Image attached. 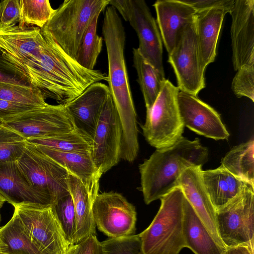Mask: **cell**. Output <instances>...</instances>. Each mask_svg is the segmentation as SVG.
I'll use <instances>...</instances> for the list:
<instances>
[{
    "mask_svg": "<svg viewBox=\"0 0 254 254\" xmlns=\"http://www.w3.org/2000/svg\"><path fill=\"white\" fill-rule=\"evenodd\" d=\"M78 245H72L65 254H76L78 250Z\"/></svg>",
    "mask_w": 254,
    "mask_h": 254,
    "instance_id": "cell-44",
    "label": "cell"
},
{
    "mask_svg": "<svg viewBox=\"0 0 254 254\" xmlns=\"http://www.w3.org/2000/svg\"><path fill=\"white\" fill-rule=\"evenodd\" d=\"M7 252V246L3 242L0 235V253Z\"/></svg>",
    "mask_w": 254,
    "mask_h": 254,
    "instance_id": "cell-43",
    "label": "cell"
},
{
    "mask_svg": "<svg viewBox=\"0 0 254 254\" xmlns=\"http://www.w3.org/2000/svg\"><path fill=\"white\" fill-rule=\"evenodd\" d=\"M229 13L232 63L238 70L244 65H254V0H235Z\"/></svg>",
    "mask_w": 254,
    "mask_h": 254,
    "instance_id": "cell-16",
    "label": "cell"
},
{
    "mask_svg": "<svg viewBox=\"0 0 254 254\" xmlns=\"http://www.w3.org/2000/svg\"><path fill=\"white\" fill-rule=\"evenodd\" d=\"M109 4L115 7L135 30L139 40V52L165 79L162 40L146 2L143 0H110Z\"/></svg>",
    "mask_w": 254,
    "mask_h": 254,
    "instance_id": "cell-9",
    "label": "cell"
},
{
    "mask_svg": "<svg viewBox=\"0 0 254 254\" xmlns=\"http://www.w3.org/2000/svg\"><path fill=\"white\" fill-rule=\"evenodd\" d=\"M133 66L144 100L146 111L149 110L158 96L165 79L141 55L137 48L132 49Z\"/></svg>",
    "mask_w": 254,
    "mask_h": 254,
    "instance_id": "cell-27",
    "label": "cell"
},
{
    "mask_svg": "<svg viewBox=\"0 0 254 254\" xmlns=\"http://www.w3.org/2000/svg\"><path fill=\"white\" fill-rule=\"evenodd\" d=\"M180 91L196 96L205 87L202 66L194 20L181 31L175 45L168 54Z\"/></svg>",
    "mask_w": 254,
    "mask_h": 254,
    "instance_id": "cell-10",
    "label": "cell"
},
{
    "mask_svg": "<svg viewBox=\"0 0 254 254\" xmlns=\"http://www.w3.org/2000/svg\"><path fill=\"white\" fill-rule=\"evenodd\" d=\"M0 99L40 106L48 104L42 92L37 88L2 82H0Z\"/></svg>",
    "mask_w": 254,
    "mask_h": 254,
    "instance_id": "cell-32",
    "label": "cell"
},
{
    "mask_svg": "<svg viewBox=\"0 0 254 254\" xmlns=\"http://www.w3.org/2000/svg\"><path fill=\"white\" fill-rule=\"evenodd\" d=\"M110 94L107 85L98 82L65 104L75 128L91 141L101 109Z\"/></svg>",
    "mask_w": 254,
    "mask_h": 254,
    "instance_id": "cell-17",
    "label": "cell"
},
{
    "mask_svg": "<svg viewBox=\"0 0 254 254\" xmlns=\"http://www.w3.org/2000/svg\"><path fill=\"white\" fill-rule=\"evenodd\" d=\"M34 146L79 179L90 190L98 193L102 175L97 171L91 153L65 152L43 146Z\"/></svg>",
    "mask_w": 254,
    "mask_h": 254,
    "instance_id": "cell-21",
    "label": "cell"
},
{
    "mask_svg": "<svg viewBox=\"0 0 254 254\" xmlns=\"http://www.w3.org/2000/svg\"><path fill=\"white\" fill-rule=\"evenodd\" d=\"M96 227L109 238L134 235L136 211L134 206L121 193H98L92 205Z\"/></svg>",
    "mask_w": 254,
    "mask_h": 254,
    "instance_id": "cell-14",
    "label": "cell"
},
{
    "mask_svg": "<svg viewBox=\"0 0 254 254\" xmlns=\"http://www.w3.org/2000/svg\"><path fill=\"white\" fill-rule=\"evenodd\" d=\"M183 232L186 248L194 254H224L226 250L215 242L185 197Z\"/></svg>",
    "mask_w": 254,
    "mask_h": 254,
    "instance_id": "cell-25",
    "label": "cell"
},
{
    "mask_svg": "<svg viewBox=\"0 0 254 254\" xmlns=\"http://www.w3.org/2000/svg\"><path fill=\"white\" fill-rule=\"evenodd\" d=\"M122 135L119 116L110 94L101 109L91 139V157L101 175L119 162Z\"/></svg>",
    "mask_w": 254,
    "mask_h": 254,
    "instance_id": "cell-13",
    "label": "cell"
},
{
    "mask_svg": "<svg viewBox=\"0 0 254 254\" xmlns=\"http://www.w3.org/2000/svg\"><path fill=\"white\" fill-rule=\"evenodd\" d=\"M101 254H141V243L138 234L109 238L100 242Z\"/></svg>",
    "mask_w": 254,
    "mask_h": 254,
    "instance_id": "cell-35",
    "label": "cell"
},
{
    "mask_svg": "<svg viewBox=\"0 0 254 254\" xmlns=\"http://www.w3.org/2000/svg\"><path fill=\"white\" fill-rule=\"evenodd\" d=\"M191 6L196 12L214 8H222L229 13L231 11L235 0H182Z\"/></svg>",
    "mask_w": 254,
    "mask_h": 254,
    "instance_id": "cell-38",
    "label": "cell"
},
{
    "mask_svg": "<svg viewBox=\"0 0 254 254\" xmlns=\"http://www.w3.org/2000/svg\"><path fill=\"white\" fill-rule=\"evenodd\" d=\"M1 126V125H0V127Z\"/></svg>",
    "mask_w": 254,
    "mask_h": 254,
    "instance_id": "cell-48",
    "label": "cell"
},
{
    "mask_svg": "<svg viewBox=\"0 0 254 254\" xmlns=\"http://www.w3.org/2000/svg\"><path fill=\"white\" fill-rule=\"evenodd\" d=\"M177 103L184 127L216 140L229 138L230 134L219 113L197 96L180 90Z\"/></svg>",
    "mask_w": 254,
    "mask_h": 254,
    "instance_id": "cell-15",
    "label": "cell"
},
{
    "mask_svg": "<svg viewBox=\"0 0 254 254\" xmlns=\"http://www.w3.org/2000/svg\"><path fill=\"white\" fill-rule=\"evenodd\" d=\"M77 245V254H101L100 242L96 235L88 237Z\"/></svg>",
    "mask_w": 254,
    "mask_h": 254,
    "instance_id": "cell-41",
    "label": "cell"
},
{
    "mask_svg": "<svg viewBox=\"0 0 254 254\" xmlns=\"http://www.w3.org/2000/svg\"><path fill=\"white\" fill-rule=\"evenodd\" d=\"M202 181L215 209L222 206L246 188L252 186L220 165L201 172Z\"/></svg>",
    "mask_w": 254,
    "mask_h": 254,
    "instance_id": "cell-24",
    "label": "cell"
},
{
    "mask_svg": "<svg viewBox=\"0 0 254 254\" xmlns=\"http://www.w3.org/2000/svg\"><path fill=\"white\" fill-rule=\"evenodd\" d=\"M202 170L201 166H192L186 169L181 176L179 187L215 242L226 249L217 231L215 209L204 187Z\"/></svg>",
    "mask_w": 254,
    "mask_h": 254,
    "instance_id": "cell-18",
    "label": "cell"
},
{
    "mask_svg": "<svg viewBox=\"0 0 254 254\" xmlns=\"http://www.w3.org/2000/svg\"><path fill=\"white\" fill-rule=\"evenodd\" d=\"M102 33L108 57V87L122 127L120 158L131 162L139 150L136 113L124 56L125 28L117 10L111 5L106 8Z\"/></svg>",
    "mask_w": 254,
    "mask_h": 254,
    "instance_id": "cell-2",
    "label": "cell"
},
{
    "mask_svg": "<svg viewBox=\"0 0 254 254\" xmlns=\"http://www.w3.org/2000/svg\"><path fill=\"white\" fill-rule=\"evenodd\" d=\"M20 27L33 26L42 28L54 13L48 0H19Z\"/></svg>",
    "mask_w": 254,
    "mask_h": 254,
    "instance_id": "cell-31",
    "label": "cell"
},
{
    "mask_svg": "<svg viewBox=\"0 0 254 254\" xmlns=\"http://www.w3.org/2000/svg\"><path fill=\"white\" fill-rule=\"evenodd\" d=\"M224 254H254V247L240 245L228 248Z\"/></svg>",
    "mask_w": 254,
    "mask_h": 254,
    "instance_id": "cell-42",
    "label": "cell"
},
{
    "mask_svg": "<svg viewBox=\"0 0 254 254\" xmlns=\"http://www.w3.org/2000/svg\"><path fill=\"white\" fill-rule=\"evenodd\" d=\"M27 141L16 131L0 127V163L17 161L23 155Z\"/></svg>",
    "mask_w": 254,
    "mask_h": 254,
    "instance_id": "cell-33",
    "label": "cell"
},
{
    "mask_svg": "<svg viewBox=\"0 0 254 254\" xmlns=\"http://www.w3.org/2000/svg\"><path fill=\"white\" fill-rule=\"evenodd\" d=\"M110 0H65L42 28L71 58L77 51L95 16L109 4Z\"/></svg>",
    "mask_w": 254,
    "mask_h": 254,
    "instance_id": "cell-5",
    "label": "cell"
},
{
    "mask_svg": "<svg viewBox=\"0 0 254 254\" xmlns=\"http://www.w3.org/2000/svg\"><path fill=\"white\" fill-rule=\"evenodd\" d=\"M0 235L11 254H44L29 240L17 215L14 212L11 219L0 228Z\"/></svg>",
    "mask_w": 254,
    "mask_h": 254,
    "instance_id": "cell-28",
    "label": "cell"
},
{
    "mask_svg": "<svg viewBox=\"0 0 254 254\" xmlns=\"http://www.w3.org/2000/svg\"><path fill=\"white\" fill-rule=\"evenodd\" d=\"M0 82L24 86H30L17 74L13 67L3 57L0 51Z\"/></svg>",
    "mask_w": 254,
    "mask_h": 254,
    "instance_id": "cell-40",
    "label": "cell"
},
{
    "mask_svg": "<svg viewBox=\"0 0 254 254\" xmlns=\"http://www.w3.org/2000/svg\"><path fill=\"white\" fill-rule=\"evenodd\" d=\"M14 212L31 242L44 254H65L67 239L52 206L34 204L14 206Z\"/></svg>",
    "mask_w": 254,
    "mask_h": 254,
    "instance_id": "cell-7",
    "label": "cell"
},
{
    "mask_svg": "<svg viewBox=\"0 0 254 254\" xmlns=\"http://www.w3.org/2000/svg\"><path fill=\"white\" fill-rule=\"evenodd\" d=\"M31 184L48 197L52 205L69 194V172L36 147L27 142L17 161Z\"/></svg>",
    "mask_w": 254,
    "mask_h": 254,
    "instance_id": "cell-11",
    "label": "cell"
},
{
    "mask_svg": "<svg viewBox=\"0 0 254 254\" xmlns=\"http://www.w3.org/2000/svg\"><path fill=\"white\" fill-rule=\"evenodd\" d=\"M27 142L55 150L91 153V141L76 129L68 132L45 138L26 140Z\"/></svg>",
    "mask_w": 254,
    "mask_h": 254,
    "instance_id": "cell-29",
    "label": "cell"
},
{
    "mask_svg": "<svg viewBox=\"0 0 254 254\" xmlns=\"http://www.w3.org/2000/svg\"><path fill=\"white\" fill-rule=\"evenodd\" d=\"M64 234L70 243L73 244L75 232V214L71 195L69 194L61 198L52 205Z\"/></svg>",
    "mask_w": 254,
    "mask_h": 254,
    "instance_id": "cell-34",
    "label": "cell"
},
{
    "mask_svg": "<svg viewBox=\"0 0 254 254\" xmlns=\"http://www.w3.org/2000/svg\"><path fill=\"white\" fill-rule=\"evenodd\" d=\"M153 6L162 40L169 54L173 49L181 31L193 21L197 12L182 0H158Z\"/></svg>",
    "mask_w": 254,
    "mask_h": 254,
    "instance_id": "cell-20",
    "label": "cell"
},
{
    "mask_svg": "<svg viewBox=\"0 0 254 254\" xmlns=\"http://www.w3.org/2000/svg\"><path fill=\"white\" fill-rule=\"evenodd\" d=\"M231 174L254 186V140L252 138L232 148L221 161Z\"/></svg>",
    "mask_w": 254,
    "mask_h": 254,
    "instance_id": "cell-26",
    "label": "cell"
},
{
    "mask_svg": "<svg viewBox=\"0 0 254 254\" xmlns=\"http://www.w3.org/2000/svg\"><path fill=\"white\" fill-rule=\"evenodd\" d=\"M217 231L227 248L254 247V187H249L215 209Z\"/></svg>",
    "mask_w": 254,
    "mask_h": 254,
    "instance_id": "cell-8",
    "label": "cell"
},
{
    "mask_svg": "<svg viewBox=\"0 0 254 254\" xmlns=\"http://www.w3.org/2000/svg\"><path fill=\"white\" fill-rule=\"evenodd\" d=\"M184 198L179 187L160 199L158 212L149 226L139 234L141 254H179L186 248L183 232Z\"/></svg>",
    "mask_w": 254,
    "mask_h": 254,
    "instance_id": "cell-4",
    "label": "cell"
},
{
    "mask_svg": "<svg viewBox=\"0 0 254 254\" xmlns=\"http://www.w3.org/2000/svg\"><path fill=\"white\" fill-rule=\"evenodd\" d=\"M179 91L166 79L152 107L146 111L145 122L141 126L143 134L156 149L168 147L183 137L185 127L177 103Z\"/></svg>",
    "mask_w": 254,
    "mask_h": 254,
    "instance_id": "cell-6",
    "label": "cell"
},
{
    "mask_svg": "<svg viewBox=\"0 0 254 254\" xmlns=\"http://www.w3.org/2000/svg\"><path fill=\"white\" fill-rule=\"evenodd\" d=\"M2 126L26 140L48 137L75 129L72 118L64 104L50 105L11 117Z\"/></svg>",
    "mask_w": 254,
    "mask_h": 254,
    "instance_id": "cell-12",
    "label": "cell"
},
{
    "mask_svg": "<svg viewBox=\"0 0 254 254\" xmlns=\"http://www.w3.org/2000/svg\"><path fill=\"white\" fill-rule=\"evenodd\" d=\"M68 189L75 214V232L73 244L77 245L88 237L96 235L92 205L98 193L88 189L77 178L69 173Z\"/></svg>",
    "mask_w": 254,
    "mask_h": 254,
    "instance_id": "cell-23",
    "label": "cell"
},
{
    "mask_svg": "<svg viewBox=\"0 0 254 254\" xmlns=\"http://www.w3.org/2000/svg\"><path fill=\"white\" fill-rule=\"evenodd\" d=\"M208 149L199 139L182 137L174 144L156 149L139 165L141 186L146 204L160 199L180 185L181 176L187 168L202 166L208 160Z\"/></svg>",
    "mask_w": 254,
    "mask_h": 254,
    "instance_id": "cell-3",
    "label": "cell"
},
{
    "mask_svg": "<svg viewBox=\"0 0 254 254\" xmlns=\"http://www.w3.org/2000/svg\"><path fill=\"white\" fill-rule=\"evenodd\" d=\"M19 0H0V22L15 25L19 21Z\"/></svg>",
    "mask_w": 254,
    "mask_h": 254,
    "instance_id": "cell-37",
    "label": "cell"
},
{
    "mask_svg": "<svg viewBox=\"0 0 254 254\" xmlns=\"http://www.w3.org/2000/svg\"><path fill=\"white\" fill-rule=\"evenodd\" d=\"M41 107L43 106L25 104L0 99V120L2 122L11 117Z\"/></svg>",
    "mask_w": 254,
    "mask_h": 254,
    "instance_id": "cell-39",
    "label": "cell"
},
{
    "mask_svg": "<svg viewBox=\"0 0 254 254\" xmlns=\"http://www.w3.org/2000/svg\"><path fill=\"white\" fill-rule=\"evenodd\" d=\"M0 51L24 81L59 104H67L93 83L108 81L100 70L79 65L36 26L0 22Z\"/></svg>",
    "mask_w": 254,
    "mask_h": 254,
    "instance_id": "cell-1",
    "label": "cell"
},
{
    "mask_svg": "<svg viewBox=\"0 0 254 254\" xmlns=\"http://www.w3.org/2000/svg\"><path fill=\"white\" fill-rule=\"evenodd\" d=\"M228 12L214 8L196 13L194 23L200 57L204 69L213 62L224 17Z\"/></svg>",
    "mask_w": 254,
    "mask_h": 254,
    "instance_id": "cell-22",
    "label": "cell"
},
{
    "mask_svg": "<svg viewBox=\"0 0 254 254\" xmlns=\"http://www.w3.org/2000/svg\"><path fill=\"white\" fill-rule=\"evenodd\" d=\"M98 17H95L84 34L75 59L79 65L90 70H94L103 45L102 37L97 34Z\"/></svg>",
    "mask_w": 254,
    "mask_h": 254,
    "instance_id": "cell-30",
    "label": "cell"
},
{
    "mask_svg": "<svg viewBox=\"0 0 254 254\" xmlns=\"http://www.w3.org/2000/svg\"><path fill=\"white\" fill-rule=\"evenodd\" d=\"M5 200L0 195V210L1 208L2 207L4 203L5 202Z\"/></svg>",
    "mask_w": 254,
    "mask_h": 254,
    "instance_id": "cell-45",
    "label": "cell"
},
{
    "mask_svg": "<svg viewBox=\"0 0 254 254\" xmlns=\"http://www.w3.org/2000/svg\"><path fill=\"white\" fill-rule=\"evenodd\" d=\"M0 254H10L8 253H0Z\"/></svg>",
    "mask_w": 254,
    "mask_h": 254,
    "instance_id": "cell-46",
    "label": "cell"
},
{
    "mask_svg": "<svg viewBox=\"0 0 254 254\" xmlns=\"http://www.w3.org/2000/svg\"><path fill=\"white\" fill-rule=\"evenodd\" d=\"M0 195L13 206H52L51 200L31 184L17 161L0 163Z\"/></svg>",
    "mask_w": 254,
    "mask_h": 254,
    "instance_id": "cell-19",
    "label": "cell"
},
{
    "mask_svg": "<svg viewBox=\"0 0 254 254\" xmlns=\"http://www.w3.org/2000/svg\"><path fill=\"white\" fill-rule=\"evenodd\" d=\"M2 124V122L0 120V125H1Z\"/></svg>",
    "mask_w": 254,
    "mask_h": 254,
    "instance_id": "cell-47",
    "label": "cell"
},
{
    "mask_svg": "<svg viewBox=\"0 0 254 254\" xmlns=\"http://www.w3.org/2000/svg\"><path fill=\"white\" fill-rule=\"evenodd\" d=\"M231 88L237 97H246L254 102V65H245L237 70Z\"/></svg>",
    "mask_w": 254,
    "mask_h": 254,
    "instance_id": "cell-36",
    "label": "cell"
}]
</instances>
